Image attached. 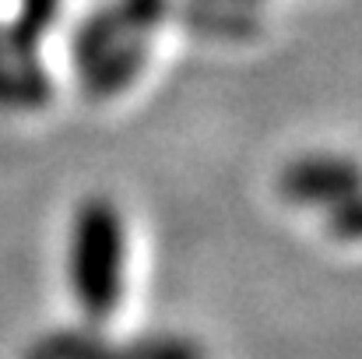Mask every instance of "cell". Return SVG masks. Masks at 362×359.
<instances>
[{"label": "cell", "mask_w": 362, "mask_h": 359, "mask_svg": "<svg viewBox=\"0 0 362 359\" xmlns=\"http://www.w3.org/2000/svg\"><path fill=\"white\" fill-rule=\"evenodd\" d=\"M67 285L78 310L92 324H103L120 310L127 289V226L110 198H85L74 208Z\"/></svg>", "instance_id": "cell-1"}, {"label": "cell", "mask_w": 362, "mask_h": 359, "mask_svg": "<svg viewBox=\"0 0 362 359\" xmlns=\"http://www.w3.org/2000/svg\"><path fill=\"white\" fill-rule=\"evenodd\" d=\"M64 0H18V14L4 25V50L11 57H35L42 35L57 25Z\"/></svg>", "instance_id": "cell-7"}, {"label": "cell", "mask_w": 362, "mask_h": 359, "mask_svg": "<svg viewBox=\"0 0 362 359\" xmlns=\"http://www.w3.org/2000/svg\"><path fill=\"white\" fill-rule=\"evenodd\" d=\"M176 18L208 39H250L260 21L253 14V7H233V4H211V0H194L187 7L176 11Z\"/></svg>", "instance_id": "cell-6"}, {"label": "cell", "mask_w": 362, "mask_h": 359, "mask_svg": "<svg viewBox=\"0 0 362 359\" xmlns=\"http://www.w3.org/2000/svg\"><path fill=\"white\" fill-rule=\"evenodd\" d=\"M148 64V39H120L88 64H81V89L92 99H113Z\"/></svg>", "instance_id": "cell-4"}, {"label": "cell", "mask_w": 362, "mask_h": 359, "mask_svg": "<svg viewBox=\"0 0 362 359\" xmlns=\"http://www.w3.org/2000/svg\"><path fill=\"white\" fill-rule=\"evenodd\" d=\"M278 190L296 205H338L356 198L359 190V166L349 155H303L288 162L278 176Z\"/></svg>", "instance_id": "cell-3"}, {"label": "cell", "mask_w": 362, "mask_h": 359, "mask_svg": "<svg viewBox=\"0 0 362 359\" xmlns=\"http://www.w3.org/2000/svg\"><path fill=\"white\" fill-rule=\"evenodd\" d=\"M49 96L53 81L35 57H0V110H39Z\"/></svg>", "instance_id": "cell-5"}, {"label": "cell", "mask_w": 362, "mask_h": 359, "mask_svg": "<svg viewBox=\"0 0 362 359\" xmlns=\"http://www.w3.org/2000/svg\"><path fill=\"white\" fill-rule=\"evenodd\" d=\"M211 4H233V7H253L257 0H211Z\"/></svg>", "instance_id": "cell-10"}, {"label": "cell", "mask_w": 362, "mask_h": 359, "mask_svg": "<svg viewBox=\"0 0 362 359\" xmlns=\"http://www.w3.org/2000/svg\"><path fill=\"white\" fill-rule=\"evenodd\" d=\"M21 359H208V349L197 338L173 331L117 342L95 328H57L39 335Z\"/></svg>", "instance_id": "cell-2"}, {"label": "cell", "mask_w": 362, "mask_h": 359, "mask_svg": "<svg viewBox=\"0 0 362 359\" xmlns=\"http://www.w3.org/2000/svg\"><path fill=\"white\" fill-rule=\"evenodd\" d=\"M103 14L117 39H148V32L165 21L169 0H117L103 7Z\"/></svg>", "instance_id": "cell-8"}, {"label": "cell", "mask_w": 362, "mask_h": 359, "mask_svg": "<svg viewBox=\"0 0 362 359\" xmlns=\"http://www.w3.org/2000/svg\"><path fill=\"white\" fill-rule=\"evenodd\" d=\"M4 53H7V50H4V28H0V57H4Z\"/></svg>", "instance_id": "cell-11"}, {"label": "cell", "mask_w": 362, "mask_h": 359, "mask_svg": "<svg viewBox=\"0 0 362 359\" xmlns=\"http://www.w3.org/2000/svg\"><path fill=\"white\" fill-rule=\"evenodd\" d=\"M324 212H327V229L338 239L359 237V198H345V201H338Z\"/></svg>", "instance_id": "cell-9"}]
</instances>
